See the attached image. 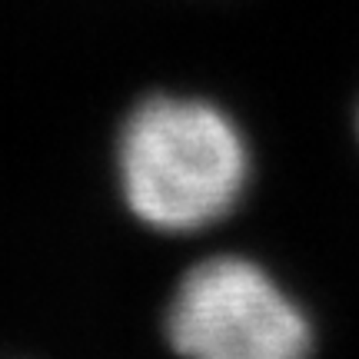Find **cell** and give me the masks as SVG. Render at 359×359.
<instances>
[{
	"label": "cell",
	"mask_w": 359,
	"mask_h": 359,
	"mask_svg": "<svg viewBox=\"0 0 359 359\" xmlns=\"http://www.w3.org/2000/svg\"><path fill=\"white\" fill-rule=\"evenodd\" d=\"M114 180L127 213L156 233H200L230 217L250 180L240 127L217 103L147 93L114 140Z\"/></svg>",
	"instance_id": "cell-1"
},
{
	"label": "cell",
	"mask_w": 359,
	"mask_h": 359,
	"mask_svg": "<svg viewBox=\"0 0 359 359\" xmlns=\"http://www.w3.org/2000/svg\"><path fill=\"white\" fill-rule=\"evenodd\" d=\"M177 359H306L309 323L266 269L246 257L193 263L163 313Z\"/></svg>",
	"instance_id": "cell-2"
}]
</instances>
